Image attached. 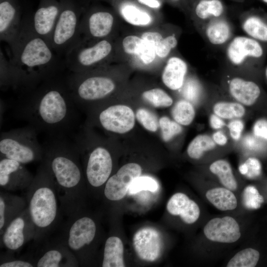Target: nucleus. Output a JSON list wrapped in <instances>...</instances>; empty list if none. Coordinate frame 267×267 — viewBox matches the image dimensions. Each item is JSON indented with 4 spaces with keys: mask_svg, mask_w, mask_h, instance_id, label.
<instances>
[{
    "mask_svg": "<svg viewBox=\"0 0 267 267\" xmlns=\"http://www.w3.org/2000/svg\"><path fill=\"white\" fill-rule=\"evenodd\" d=\"M16 107L18 116L51 136L63 135L77 119V105L66 80L60 75L41 84L23 94Z\"/></svg>",
    "mask_w": 267,
    "mask_h": 267,
    "instance_id": "nucleus-1",
    "label": "nucleus"
},
{
    "mask_svg": "<svg viewBox=\"0 0 267 267\" xmlns=\"http://www.w3.org/2000/svg\"><path fill=\"white\" fill-rule=\"evenodd\" d=\"M11 88L26 93L66 68L64 58L33 30L30 17L23 18L20 34L10 47Z\"/></svg>",
    "mask_w": 267,
    "mask_h": 267,
    "instance_id": "nucleus-2",
    "label": "nucleus"
},
{
    "mask_svg": "<svg viewBox=\"0 0 267 267\" xmlns=\"http://www.w3.org/2000/svg\"><path fill=\"white\" fill-rule=\"evenodd\" d=\"M42 160L55 181L61 206L70 217L82 210L85 196L84 178L80 155L74 143L63 135L51 136L43 145Z\"/></svg>",
    "mask_w": 267,
    "mask_h": 267,
    "instance_id": "nucleus-3",
    "label": "nucleus"
},
{
    "mask_svg": "<svg viewBox=\"0 0 267 267\" xmlns=\"http://www.w3.org/2000/svg\"><path fill=\"white\" fill-rule=\"evenodd\" d=\"M25 199L35 226L33 240L40 242L54 227L59 217L57 187L51 172L42 161L26 189Z\"/></svg>",
    "mask_w": 267,
    "mask_h": 267,
    "instance_id": "nucleus-4",
    "label": "nucleus"
},
{
    "mask_svg": "<svg viewBox=\"0 0 267 267\" xmlns=\"http://www.w3.org/2000/svg\"><path fill=\"white\" fill-rule=\"evenodd\" d=\"M102 67L82 73H71L65 78L77 107L105 99L114 91L115 83Z\"/></svg>",
    "mask_w": 267,
    "mask_h": 267,
    "instance_id": "nucleus-5",
    "label": "nucleus"
},
{
    "mask_svg": "<svg viewBox=\"0 0 267 267\" xmlns=\"http://www.w3.org/2000/svg\"><path fill=\"white\" fill-rule=\"evenodd\" d=\"M38 131L27 126L2 132L0 136V156L24 165L42 161L44 150L37 138Z\"/></svg>",
    "mask_w": 267,
    "mask_h": 267,
    "instance_id": "nucleus-6",
    "label": "nucleus"
},
{
    "mask_svg": "<svg viewBox=\"0 0 267 267\" xmlns=\"http://www.w3.org/2000/svg\"><path fill=\"white\" fill-rule=\"evenodd\" d=\"M114 45L110 39L92 40L82 37L64 57L66 67L71 73H82L102 67L109 60Z\"/></svg>",
    "mask_w": 267,
    "mask_h": 267,
    "instance_id": "nucleus-7",
    "label": "nucleus"
},
{
    "mask_svg": "<svg viewBox=\"0 0 267 267\" xmlns=\"http://www.w3.org/2000/svg\"><path fill=\"white\" fill-rule=\"evenodd\" d=\"M97 232L96 222L83 213L82 210L68 217L62 239L76 256L80 266L86 265L90 247L94 242Z\"/></svg>",
    "mask_w": 267,
    "mask_h": 267,
    "instance_id": "nucleus-8",
    "label": "nucleus"
},
{
    "mask_svg": "<svg viewBox=\"0 0 267 267\" xmlns=\"http://www.w3.org/2000/svg\"><path fill=\"white\" fill-rule=\"evenodd\" d=\"M61 8L50 41L59 56L67 52L82 39L80 23L82 11L74 0H60Z\"/></svg>",
    "mask_w": 267,
    "mask_h": 267,
    "instance_id": "nucleus-9",
    "label": "nucleus"
},
{
    "mask_svg": "<svg viewBox=\"0 0 267 267\" xmlns=\"http://www.w3.org/2000/svg\"><path fill=\"white\" fill-rule=\"evenodd\" d=\"M224 49L225 62L236 70H245L264 54L259 42L247 36H234Z\"/></svg>",
    "mask_w": 267,
    "mask_h": 267,
    "instance_id": "nucleus-10",
    "label": "nucleus"
},
{
    "mask_svg": "<svg viewBox=\"0 0 267 267\" xmlns=\"http://www.w3.org/2000/svg\"><path fill=\"white\" fill-rule=\"evenodd\" d=\"M85 160V179L89 186L98 188L105 184L113 169V159L109 150L97 144L90 149Z\"/></svg>",
    "mask_w": 267,
    "mask_h": 267,
    "instance_id": "nucleus-11",
    "label": "nucleus"
},
{
    "mask_svg": "<svg viewBox=\"0 0 267 267\" xmlns=\"http://www.w3.org/2000/svg\"><path fill=\"white\" fill-rule=\"evenodd\" d=\"M35 226L28 207L14 218L0 235L1 244L7 250L15 251L34 239Z\"/></svg>",
    "mask_w": 267,
    "mask_h": 267,
    "instance_id": "nucleus-12",
    "label": "nucleus"
},
{
    "mask_svg": "<svg viewBox=\"0 0 267 267\" xmlns=\"http://www.w3.org/2000/svg\"><path fill=\"white\" fill-rule=\"evenodd\" d=\"M115 18L110 12L97 10L85 13L81 19L82 37L92 39H110L115 26Z\"/></svg>",
    "mask_w": 267,
    "mask_h": 267,
    "instance_id": "nucleus-13",
    "label": "nucleus"
},
{
    "mask_svg": "<svg viewBox=\"0 0 267 267\" xmlns=\"http://www.w3.org/2000/svg\"><path fill=\"white\" fill-rule=\"evenodd\" d=\"M37 267H77L79 263L62 238L44 245L34 258Z\"/></svg>",
    "mask_w": 267,
    "mask_h": 267,
    "instance_id": "nucleus-14",
    "label": "nucleus"
},
{
    "mask_svg": "<svg viewBox=\"0 0 267 267\" xmlns=\"http://www.w3.org/2000/svg\"><path fill=\"white\" fill-rule=\"evenodd\" d=\"M25 165L14 160L1 158L0 187L11 191L26 189L33 182L35 176Z\"/></svg>",
    "mask_w": 267,
    "mask_h": 267,
    "instance_id": "nucleus-15",
    "label": "nucleus"
},
{
    "mask_svg": "<svg viewBox=\"0 0 267 267\" xmlns=\"http://www.w3.org/2000/svg\"><path fill=\"white\" fill-rule=\"evenodd\" d=\"M61 8L60 1L41 0L33 15L30 17L34 32L49 44Z\"/></svg>",
    "mask_w": 267,
    "mask_h": 267,
    "instance_id": "nucleus-16",
    "label": "nucleus"
},
{
    "mask_svg": "<svg viewBox=\"0 0 267 267\" xmlns=\"http://www.w3.org/2000/svg\"><path fill=\"white\" fill-rule=\"evenodd\" d=\"M141 172V167L136 163H128L122 166L106 181L103 190L105 197L110 201L123 198L128 192L132 183L140 176Z\"/></svg>",
    "mask_w": 267,
    "mask_h": 267,
    "instance_id": "nucleus-17",
    "label": "nucleus"
},
{
    "mask_svg": "<svg viewBox=\"0 0 267 267\" xmlns=\"http://www.w3.org/2000/svg\"><path fill=\"white\" fill-rule=\"evenodd\" d=\"M98 121L105 130L118 134L131 131L135 124L133 110L125 105H113L102 109L98 114Z\"/></svg>",
    "mask_w": 267,
    "mask_h": 267,
    "instance_id": "nucleus-18",
    "label": "nucleus"
},
{
    "mask_svg": "<svg viewBox=\"0 0 267 267\" xmlns=\"http://www.w3.org/2000/svg\"><path fill=\"white\" fill-rule=\"evenodd\" d=\"M22 19L17 0H0V40L10 47L20 34Z\"/></svg>",
    "mask_w": 267,
    "mask_h": 267,
    "instance_id": "nucleus-19",
    "label": "nucleus"
},
{
    "mask_svg": "<svg viewBox=\"0 0 267 267\" xmlns=\"http://www.w3.org/2000/svg\"><path fill=\"white\" fill-rule=\"evenodd\" d=\"M133 245L140 259L153 262L161 255L163 247L162 237L156 229L150 227H143L134 235Z\"/></svg>",
    "mask_w": 267,
    "mask_h": 267,
    "instance_id": "nucleus-20",
    "label": "nucleus"
},
{
    "mask_svg": "<svg viewBox=\"0 0 267 267\" xmlns=\"http://www.w3.org/2000/svg\"><path fill=\"white\" fill-rule=\"evenodd\" d=\"M203 231L207 238L219 243H233L241 236L238 222L230 216L211 219L204 226Z\"/></svg>",
    "mask_w": 267,
    "mask_h": 267,
    "instance_id": "nucleus-21",
    "label": "nucleus"
},
{
    "mask_svg": "<svg viewBox=\"0 0 267 267\" xmlns=\"http://www.w3.org/2000/svg\"><path fill=\"white\" fill-rule=\"evenodd\" d=\"M197 29L214 46L224 47L234 37L233 26L224 16L211 19Z\"/></svg>",
    "mask_w": 267,
    "mask_h": 267,
    "instance_id": "nucleus-22",
    "label": "nucleus"
},
{
    "mask_svg": "<svg viewBox=\"0 0 267 267\" xmlns=\"http://www.w3.org/2000/svg\"><path fill=\"white\" fill-rule=\"evenodd\" d=\"M227 84L229 94L243 105L254 104L261 94L260 88L256 83L242 77H231Z\"/></svg>",
    "mask_w": 267,
    "mask_h": 267,
    "instance_id": "nucleus-23",
    "label": "nucleus"
},
{
    "mask_svg": "<svg viewBox=\"0 0 267 267\" xmlns=\"http://www.w3.org/2000/svg\"><path fill=\"white\" fill-rule=\"evenodd\" d=\"M168 212L172 215L179 216L187 224H192L198 219L200 210L198 205L182 193L174 194L167 204Z\"/></svg>",
    "mask_w": 267,
    "mask_h": 267,
    "instance_id": "nucleus-24",
    "label": "nucleus"
},
{
    "mask_svg": "<svg viewBox=\"0 0 267 267\" xmlns=\"http://www.w3.org/2000/svg\"><path fill=\"white\" fill-rule=\"evenodd\" d=\"M27 207L25 198L0 192V235L7 225Z\"/></svg>",
    "mask_w": 267,
    "mask_h": 267,
    "instance_id": "nucleus-25",
    "label": "nucleus"
},
{
    "mask_svg": "<svg viewBox=\"0 0 267 267\" xmlns=\"http://www.w3.org/2000/svg\"><path fill=\"white\" fill-rule=\"evenodd\" d=\"M188 71L186 62L178 56L169 57L162 74L164 84L173 90H179L186 79Z\"/></svg>",
    "mask_w": 267,
    "mask_h": 267,
    "instance_id": "nucleus-26",
    "label": "nucleus"
},
{
    "mask_svg": "<svg viewBox=\"0 0 267 267\" xmlns=\"http://www.w3.org/2000/svg\"><path fill=\"white\" fill-rule=\"evenodd\" d=\"M124 246L121 239L111 236L106 240L101 263L102 267H124Z\"/></svg>",
    "mask_w": 267,
    "mask_h": 267,
    "instance_id": "nucleus-27",
    "label": "nucleus"
},
{
    "mask_svg": "<svg viewBox=\"0 0 267 267\" xmlns=\"http://www.w3.org/2000/svg\"><path fill=\"white\" fill-rule=\"evenodd\" d=\"M224 7L220 0H200L196 4L194 13L197 28L211 19L223 16Z\"/></svg>",
    "mask_w": 267,
    "mask_h": 267,
    "instance_id": "nucleus-28",
    "label": "nucleus"
},
{
    "mask_svg": "<svg viewBox=\"0 0 267 267\" xmlns=\"http://www.w3.org/2000/svg\"><path fill=\"white\" fill-rule=\"evenodd\" d=\"M208 200L217 209L221 211L235 209L237 205V199L231 190L223 187H216L206 193Z\"/></svg>",
    "mask_w": 267,
    "mask_h": 267,
    "instance_id": "nucleus-29",
    "label": "nucleus"
},
{
    "mask_svg": "<svg viewBox=\"0 0 267 267\" xmlns=\"http://www.w3.org/2000/svg\"><path fill=\"white\" fill-rule=\"evenodd\" d=\"M240 23L247 36L258 41L267 42V23L261 17L254 15H244Z\"/></svg>",
    "mask_w": 267,
    "mask_h": 267,
    "instance_id": "nucleus-30",
    "label": "nucleus"
},
{
    "mask_svg": "<svg viewBox=\"0 0 267 267\" xmlns=\"http://www.w3.org/2000/svg\"><path fill=\"white\" fill-rule=\"evenodd\" d=\"M210 171L219 178L221 183L226 188L233 191L237 188V182L230 164L226 160L220 159L213 162Z\"/></svg>",
    "mask_w": 267,
    "mask_h": 267,
    "instance_id": "nucleus-31",
    "label": "nucleus"
},
{
    "mask_svg": "<svg viewBox=\"0 0 267 267\" xmlns=\"http://www.w3.org/2000/svg\"><path fill=\"white\" fill-rule=\"evenodd\" d=\"M120 12L126 22L134 26H145L152 21V17L148 13L131 3L122 5Z\"/></svg>",
    "mask_w": 267,
    "mask_h": 267,
    "instance_id": "nucleus-32",
    "label": "nucleus"
},
{
    "mask_svg": "<svg viewBox=\"0 0 267 267\" xmlns=\"http://www.w3.org/2000/svg\"><path fill=\"white\" fill-rule=\"evenodd\" d=\"M215 146L216 143L210 136L199 134L190 142L187 148V152L191 158L199 159L205 152L212 150Z\"/></svg>",
    "mask_w": 267,
    "mask_h": 267,
    "instance_id": "nucleus-33",
    "label": "nucleus"
},
{
    "mask_svg": "<svg viewBox=\"0 0 267 267\" xmlns=\"http://www.w3.org/2000/svg\"><path fill=\"white\" fill-rule=\"evenodd\" d=\"M172 115L175 121L180 125L187 126L193 121L195 112L192 103L185 99H181L174 105Z\"/></svg>",
    "mask_w": 267,
    "mask_h": 267,
    "instance_id": "nucleus-34",
    "label": "nucleus"
},
{
    "mask_svg": "<svg viewBox=\"0 0 267 267\" xmlns=\"http://www.w3.org/2000/svg\"><path fill=\"white\" fill-rule=\"evenodd\" d=\"M213 111L222 119H234L243 117L245 109L239 102L221 101L216 103L213 107Z\"/></svg>",
    "mask_w": 267,
    "mask_h": 267,
    "instance_id": "nucleus-35",
    "label": "nucleus"
},
{
    "mask_svg": "<svg viewBox=\"0 0 267 267\" xmlns=\"http://www.w3.org/2000/svg\"><path fill=\"white\" fill-rule=\"evenodd\" d=\"M260 258L258 251L251 248L237 252L228 262L227 267H254Z\"/></svg>",
    "mask_w": 267,
    "mask_h": 267,
    "instance_id": "nucleus-36",
    "label": "nucleus"
},
{
    "mask_svg": "<svg viewBox=\"0 0 267 267\" xmlns=\"http://www.w3.org/2000/svg\"><path fill=\"white\" fill-rule=\"evenodd\" d=\"M181 94L184 99L196 103L203 94V87L200 81L195 77L186 78L181 88Z\"/></svg>",
    "mask_w": 267,
    "mask_h": 267,
    "instance_id": "nucleus-37",
    "label": "nucleus"
},
{
    "mask_svg": "<svg viewBox=\"0 0 267 267\" xmlns=\"http://www.w3.org/2000/svg\"><path fill=\"white\" fill-rule=\"evenodd\" d=\"M143 97L155 107H167L173 102L172 97L164 90L155 88L144 91Z\"/></svg>",
    "mask_w": 267,
    "mask_h": 267,
    "instance_id": "nucleus-38",
    "label": "nucleus"
},
{
    "mask_svg": "<svg viewBox=\"0 0 267 267\" xmlns=\"http://www.w3.org/2000/svg\"><path fill=\"white\" fill-rule=\"evenodd\" d=\"M13 251L7 250L0 254V267H36L34 258L18 259L14 257Z\"/></svg>",
    "mask_w": 267,
    "mask_h": 267,
    "instance_id": "nucleus-39",
    "label": "nucleus"
},
{
    "mask_svg": "<svg viewBox=\"0 0 267 267\" xmlns=\"http://www.w3.org/2000/svg\"><path fill=\"white\" fill-rule=\"evenodd\" d=\"M264 199L257 189L254 186L249 185L244 189L242 194L243 204L245 207L250 209H257L260 208Z\"/></svg>",
    "mask_w": 267,
    "mask_h": 267,
    "instance_id": "nucleus-40",
    "label": "nucleus"
},
{
    "mask_svg": "<svg viewBox=\"0 0 267 267\" xmlns=\"http://www.w3.org/2000/svg\"><path fill=\"white\" fill-rule=\"evenodd\" d=\"M159 124L161 130L162 138L166 142L179 134L182 130L180 124L166 116L160 119Z\"/></svg>",
    "mask_w": 267,
    "mask_h": 267,
    "instance_id": "nucleus-41",
    "label": "nucleus"
},
{
    "mask_svg": "<svg viewBox=\"0 0 267 267\" xmlns=\"http://www.w3.org/2000/svg\"><path fill=\"white\" fill-rule=\"evenodd\" d=\"M158 188L157 182L149 177H139L132 183L128 193L130 195L135 194L142 190L156 191Z\"/></svg>",
    "mask_w": 267,
    "mask_h": 267,
    "instance_id": "nucleus-42",
    "label": "nucleus"
},
{
    "mask_svg": "<svg viewBox=\"0 0 267 267\" xmlns=\"http://www.w3.org/2000/svg\"><path fill=\"white\" fill-rule=\"evenodd\" d=\"M136 116L138 122L147 130L152 132L157 130L159 126L157 118L150 111L140 108L136 111Z\"/></svg>",
    "mask_w": 267,
    "mask_h": 267,
    "instance_id": "nucleus-43",
    "label": "nucleus"
},
{
    "mask_svg": "<svg viewBox=\"0 0 267 267\" xmlns=\"http://www.w3.org/2000/svg\"><path fill=\"white\" fill-rule=\"evenodd\" d=\"M11 73L9 59H8L1 49L0 51V86L1 90L11 88Z\"/></svg>",
    "mask_w": 267,
    "mask_h": 267,
    "instance_id": "nucleus-44",
    "label": "nucleus"
},
{
    "mask_svg": "<svg viewBox=\"0 0 267 267\" xmlns=\"http://www.w3.org/2000/svg\"><path fill=\"white\" fill-rule=\"evenodd\" d=\"M178 43V36L175 33L164 38L155 47L157 56L162 58H166L176 47Z\"/></svg>",
    "mask_w": 267,
    "mask_h": 267,
    "instance_id": "nucleus-45",
    "label": "nucleus"
},
{
    "mask_svg": "<svg viewBox=\"0 0 267 267\" xmlns=\"http://www.w3.org/2000/svg\"><path fill=\"white\" fill-rule=\"evenodd\" d=\"M156 55L155 48L153 44L143 40L136 55L138 59L143 64H149L154 61Z\"/></svg>",
    "mask_w": 267,
    "mask_h": 267,
    "instance_id": "nucleus-46",
    "label": "nucleus"
},
{
    "mask_svg": "<svg viewBox=\"0 0 267 267\" xmlns=\"http://www.w3.org/2000/svg\"><path fill=\"white\" fill-rule=\"evenodd\" d=\"M142 41V39L137 36H127L122 42L123 49L128 54L136 56Z\"/></svg>",
    "mask_w": 267,
    "mask_h": 267,
    "instance_id": "nucleus-47",
    "label": "nucleus"
},
{
    "mask_svg": "<svg viewBox=\"0 0 267 267\" xmlns=\"http://www.w3.org/2000/svg\"><path fill=\"white\" fill-rule=\"evenodd\" d=\"M247 166L248 172L246 176L249 178H255L261 172V165L259 161L255 158H249L245 162Z\"/></svg>",
    "mask_w": 267,
    "mask_h": 267,
    "instance_id": "nucleus-48",
    "label": "nucleus"
},
{
    "mask_svg": "<svg viewBox=\"0 0 267 267\" xmlns=\"http://www.w3.org/2000/svg\"><path fill=\"white\" fill-rule=\"evenodd\" d=\"M230 134L234 140H238L244 129V124L242 121L234 119L228 125Z\"/></svg>",
    "mask_w": 267,
    "mask_h": 267,
    "instance_id": "nucleus-49",
    "label": "nucleus"
},
{
    "mask_svg": "<svg viewBox=\"0 0 267 267\" xmlns=\"http://www.w3.org/2000/svg\"><path fill=\"white\" fill-rule=\"evenodd\" d=\"M254 134L267 140V121L260 119L257 121L253 127Z\"/></svg>",
    "mask_w": 267,
    "mask_h": 267,
    "instance_id": "nucleus-50",
    "label": "nucleus"
},
{
    "mask_svg": "<svg viewBox=\"0 0 267 267\" xmlns=\"http://www.w3.org/2000/svg\"><path fill=\"white\" fill-rule=\"evenodd\" d=\"M141 38L144 41L148 42L153 44L155 48L164 38L163 36L160 33L150 31L146 32L143 33Z\"/></svg>",
    "mask_w": 267,
    "mask_h": 267,
    "instance_id": "nucleus-51",
    "label": "nucleus"
},
{
    "mask_svg": "<svg viewBox=\"0 0 267 267\" xmlns=\"http://www.w3.org/2000/svg\"><path fill=\"white\" fill-rule=\"evenodd\" d=\"M212 138L216 144L221 146L225 145L227 142L226 136L220 131L213 134Z\"/></svg>",
    "mask_w": 267,
    "mask_h": 267,
    "instance_id": "nucleus-52",
    "label": "nucleus"
},
{
    "mask_svg": "<svg viewBox=\"0 0 267 267\" xmlns=\"http://www.w3.org/2000/svg\"><path fill=\"white\" fill-rule=\"evenodd\" d=\"M210 123L211 127L216 130L221 129L225 125L222 118L216 114H213L211 116Z\"/></svg>",
    "mask_w": 267,
    "mask_h": 267,
    "instance_id": "nucleus-53",
    "label": "nucleus"
},
{
    "mask_svg": "<svg viewBox=\"0 0 267 267\" xmlns=\"http://www.w3.org/2000/svg\"><path fill=\"white\" fill-rule=\"evenodd\" d=\"M138 1L151 8H157L160 6V3L157 0H138Z\"/></svg>",
    "mask_w": 267,
    "mask_h": 267,
    "instance_id": "nucleus-54",
    "label": "nucleus"
},
{
    "mask_svg": "<svg viewBox=\"0 0 267 267\" xmlns=\"http://www.w3.org/2000/svg\"><path fill=\"white\" fill-rule=\"evenodd\" d=\"M240 173L243 175H246L248 172L247 166L245 163L241 164L239 167Z\"/></svg>",
    "mask_w": 267,
    "mask_h": 267,
    "instance_id": "nucleus-55",
    "label": "nucleus"
},
{
    "mask_svg": "<svg viewBox=\"0 0 267 267\" xmlns=\"http://www.w3.org/2000/svg\"><path fill=\"white\" fill-rule=\"evenodd\" d=\"M265 74H266V77L267 79V68L266 69Z\"/></svg>",
    "mask_w": 267,
    "mask_h": 267,
    "instance_id": "nucleus-56",
    "label": "nucleus"
},
{
    "mask_svg": "<svg viewBox=\"0 0 267 267\" xmlns=\"http://www.w3.org/2000/svg\"><path fill=\"white\" fill-rule=\"evenodd\" d=\"M265 2L267 3V0H263Z\"/></svg>",
    "mask_w": 267,
    "mask_h": 267,
    "instance_id": "nucleus-57",
    "label": "nucleus"
},
{
    "mask_svg": "<svg viewBox=\"0 0 267 267\" xmlns=\"http://www.w3.org/2000/svg\"></svg>",
    "mask_w": 267,
    "mask_h": 267,
    "instance_id": "nucleus-58",
    "label": "nucleus"
}]
</instances>
